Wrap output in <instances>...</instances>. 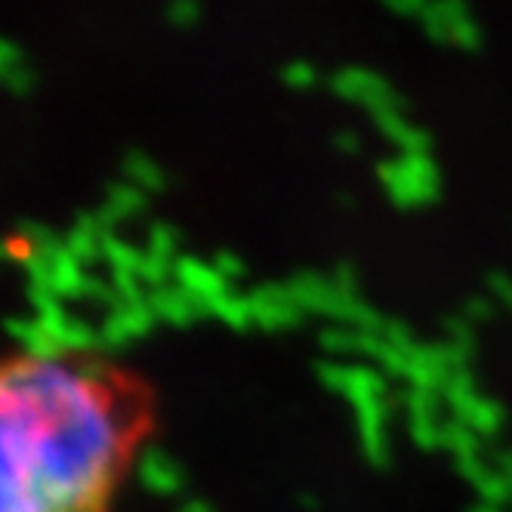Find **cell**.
<instances>
[{
    "label": "cell",
    "mask_w": 512,
    "mask_h": 512,
    "mask_svg": "<svg viewBox=\"0 0 512 512\" xmlns=\"http://www.w3.org/2000/svg\"><path fill=\"white\" fill-rule=\"evenodd\" d=\"M145 429V392L112 364L0 358V512H108Z\"/></svg>",
    "instance_id": "6da1fadb"
},
{
    "label": "cell",
    "mask_w": 512,
    "mask_h": 512,
    "mask_svg": "<svg viewBox=\"0 0 512 512\" xmlns=\"http://www.w3.org/2000/svg\"><path fill=\"white\" fill-rule=\"evenodd\" d=\"M324 90L331 93L337 102H343L349 108H358V112L368 121H377V118L395 112V108L408 105L389 75H383L380 68L361 65V62L337 65L334 71H327V87Z\"/></svg>",
    "instance_id": "7a4b0ae2"
},
{
    "label": "cell",
    "mask_w": 512,
    "mask_h": 512,
    "mask_svg": "<svg viewBox=\"0 0 512 512\" xmlns=\"http://www.w3.org/2000/svg\"><path fill=\"white\" fill-rule=\"evenodd\" d=\"M417 28L438 50L469 56L485 47V25L469 0H426Z\"/></svg>",
    "instance_id": "3957f363"
},
{
    "label": "cell",
    "mask_w": 512,
    "mask_h": 512,
    "mask_svg": "<svg viewBox=\"0 0 512 512\" xmlns=\"http://www.w3.org/2000/svg\"><path fill=\"white\" fill-rule=\"evenodd\" d=\"M377 179L392 201L398 204H423L432 201L442 189V170L432 152H389L377 164Z\"/></svg>",
    "instance_id": "277c9868"
},
{
    "label": "cell",
    "mask_w": 512,
    "mask_h": 512,
    "mask_svg": "<svg viewBox=\"0 0 512 512\" xmlns=\"http://www.w3.org/2000/svg\"><path fill=\"white\" fill-rule=\"evenodd\" d=\"M371 127L392 152H432V133L411 115L408 105L371 121Z\"/></svg>",
    "instance_id": "5b68a950"
},
{
    "label": "cell",
    "mask_w": 512,
    "mask_h": 512,
    "mask_svg": "<svg viewBox=\"0 0 512 512\" xmlns=\"http://www.w3.org/2000/svg\"><path fill=\"white\" fill-rule=\"evenodd\" d=\"M278 81L287 93H297V96H309V93H318L321 87H327V75L318 68V62L312 59H287L281 68H278Z\"/></svg>",
    "instance_id": "8992f818"
},
{
    "label": "cell",
    "mask_w": 512,
    "mask_h": 512,
    "mask_svg": "<svg viewBox=\"0 0 512 512\" xmlns=\"http://www.w3.org/2000/svg\"><path fill=\"white\" fill-rule=\"evenodd\" d=\"M167 19L176 28H195L204 19V4H201V0H170Z\"/></svg>",
    "instance_id": "52a82bcc"
},
{
    "label": "cell",
    "mask_w": 512,
    "mask_h": 512,
    "mask_svg": "<svg viewBox=\"0 0 512 512\" xmlns=\"http://www.w3.org/2000/svg\"><path fill=\"white\" fill-rule=\"evenodd\" d=\"M380 7L395 19H405V22L417 25L420 13L426 10V0H380Z\"/></svg>",
    "instance_id": "ba28073f"
},
{
    "label": "cell",
    "mask_w": 512,
    "mask_h": 512,
    "mask_svg": "<svg viewBox=\"0 0 512 512\" xmlns=\"http://www.w3.org/2000/svg\"><path fill=\"white\" fill-rule=\"evenodd\" d=\"M331 142H334V149L343 152V155H358L364 149V136L358 130H352V127H337Z\"/></svg>",
    "instance_id": "9c48e42d"
}]
</instances>
